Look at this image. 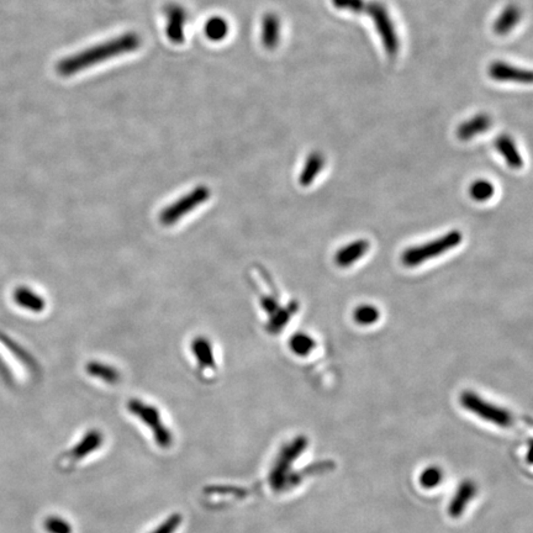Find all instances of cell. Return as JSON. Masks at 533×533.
<instances>
[{"label":"cell","instance_id":"1","mask_svg":"<svg viewBox=\"0 0 533 533\" xmlns=\"http://www.w3.org/2000/svg\"><path fill=\"white\" fill-rule=\"evenodd\" d=\"M144 40L137 32H123L115 38H107L103 43H96L91 47L83 48L75 54L66 56L56 64V70L61 77H73L98 64L136 52Z\"/></svg>","mask_w":533,"mask_h":533},{"label":"cell","instance_id":"17","mask_svg":"<svg viewBox=\"0 0 533 533\" xmlns=\"http://www.w3.org/2000/svg\"><path fill=\"white\" fill-rule=\"evenodd\" d=\"M193 353H194V357L197 359L200 368L208 369V370L216 368V361L213 357V346L209 342L197 340L193 345Z\"/></svg>","mask_w":533,"mask_h":533},{"label":"cell","instance_id":"18","mask_svg":"<svg viewBox=\"0 0 533 533\" xmlns=\"http://www.w3.org/2000/svg\"><path fill=\"white\" fill-rule=\"evenodd\" d=\"M289 347H290V350H292V352L294 354H296L299 357H306V356H309L310 353L314 351L315 347H316V342L308 333L299 332V333H295L290 338Z\"/></svg>","mask_w":533,"mask_h":533},{"label":"cell","instance_id":"6","mask_svg":"<svg viewBox=\"0 0 533 533\" xmlns=\"http://www.w3.org/2000/svg\"><path fill=\"white\" fill-rule=\"evenodd\" d=\"M207 197H209V190L207 188H199L190 194H187L186 197H181V199L177 200L176 203L162 213V223L165 225L174 224L181 219L183 215L193 213L197 209L195 207L204 203Z\"/></svg>","mask_w":533,"mask_h":533},{"label":"cell","instance_id":"8","mask_svg":"<svg viewBox=\"0 0 533 533\" xmlns=\"http://www.w3.org/2000/svg\"><path fill=\"white\" fill-rule=\"evenodd\" d=\"M369 251V242L367 240L353 241L348 245L343 246L335 255V262L341 268H348L358 261Z\"/></svg>","mask_w":533,"mask_h":533},{"label":"cell","instance_id":"25","mask_svg":"<svg viewBox=\"0 0 533 533\" xmlns=\"http://www.w3.org/2000/svg\"><path fill=\"white\" fill-rule=\"evenodd\" d=\"M181 523H183V518L181 513H173L149 533H176L177 530L181 527Z\"/></svg>","mask_w":533,"mask_h":533},{"label":"cell","instance_id":"10","mask_svg":"<svg viewBox=\"0 0 533 533\" xmlns=\"http://www.w3.org/2000/svg\"><path fill=\"white\" fill-rule=\"evenodd\" d=\"M282 24L279 16L274 13H268L263 16L261 25L262 45L268 50H274L280 43Z\"/></svg>","mask_w":533,"mask_h":533},{"label":"cell","instance_id":"15","mask_svg":"<svg viewBox=\"0 0 533 533\" xmlns=\"http://www.w3.org/2000/svg\"><path fill=\"white\" fill-rule=\"evenodd\" d=\"M324 165H325L324 156L321 155L320 152H313L306 158L303 171L300 173V178H299L300 184L303 187H309L310 184L314 183L316 177L320 174Z\"/></svg>","mask_w":533,"mask_h":533},{"label":"cell","instance_id":"23","mask_svg":"<svg viewBox=\"0 0 533 533\" xmlns=\"http://www.w3.org/2000/svg\"><path fill=\"white\" fill-rule=\"evenodd\" d=\"M45 530L47 531V533H73L72 525L67 520L59 516L46 518Z\"/></svg>","mask_w":533,"mask_h":533},{"label":"cell","instance_id":"21","mask_svg":"<svg viewBox=\"0 0 533 533\" xmlns=\"http://www.w3.org/2000/svg\"><path fill=\"white\" fill-rule=\"evenodd\" d=\"M379 317H380V313L374 305H359L353 311V320L361 326L374 325L375 322H378Z\"/></svg>","mask_w":533,"mask_h":533},{"label":"cell","instance_id":"5","mask_svg":"<svg viewBox=\"0 0 533 533\" xmlns=\"http://www.w3.org/2000/svg\"><path fill=\"white\" fill-rule=\"evenodd\" d=\"M165 36L170 43L181 45L186 41V30L189 22V14L179 3H170L163 9Z\"/></svg>","mask_w":533,"mask_h":533},{"label":"cell","instance_id":"4","mask_svg":"<svg viewBox=\"0 0 533 533\" xmlns=\"http://www.w3.org/2000/svg\"><path fill=\"white\" fill-rule=\"evenodd\" d=\"M363 14L372 17L385 52L389 57H395L399 52V36L386 6L380 1H367Z\"/></svg>","mask_w":533,"mask_h":533},{"label":"cell","instance_id":"13","mask_svg":"<svg viewBox=\"0 0 533 533\" xmlns=\"http://www.w3.org/2000/svg\"><path fill=\"white\" fill-rule=\"evenodd\" d=\"M204 35L211 43H223L229 38L230 22L221 15L210 16L204 24Z\"/></svg>","mask_w":533,"mask_h":533},{"label":"cell","instance_id":"11","mask_svg":"<svg viewBox=\"0 0 533 533\" xmlns=\"http://www.w3.org/2000/svg\"><path fill=\"white\" fill-rule=\"evenodd\" d=\"M495 147L497 152L502 156L506 165L512 170H521L523 165V160L520 152H518V146L515 141L512 140L511 136L509 135H500L495 141Z\"/></svg>","mask_w":533,"mask_h":533},{"label":"cell","instance_id":"20","mask_svg":"<svg viewBox=\"0 0 533 533\" xmlns=\"http://www.w3.org/2000/svg\"><path fill=\"white\" fill-rule=\"evenodd\" d=\"M295 311H298V305L295 306H287V308H279V309L271 315V320L268 322L266 329L269 332H279L282 331L283 327L288 324Z\"/></svg>","mask_w":533,"mask_h":533},{"label":"cell","instance_id":"2","mask_svg":"<svg viewBox=\"0 0 533 533\" xmlns=\"http://www.w3.org/2000/svg\"><path fill=\"white\" fill-rule=\"evenodd\" d=\"M463 241V235L458 230L449 231L446 235L438 237L422 245L412 246L401 253V263L407 268L419 266L422 263L442 256L447 252L458 247Z\"/></svg>","mask_w":533,"mask_h":533},{"label":"cell","instance_id":"14","mask_svg":"<svg viewBox=\"0 0 533 533\" xmlns=\"http://www.w3.org/2000/svg\"><path fill=\"white\" fill-rule=\"evenodd\" d=\"M520 20H521V9L518 6L511 4L502 11V14L496 19L493 29L496 35L504 36L510 33L515 27H518Z\"/></svg>","mask_w":533,"mask_h":533},{"label":"cell","instance_id":"3","mask_svg":"<svg viewBox=\"0 0 533 533\" xmlns=\"http://www.w3.org/2000/svg\"><path fill=\"white\" fill-rule=\"evenodd\" d=\"M128 409L135 417H137L144 426L149 428L157 446L167 449L173 443L171 430L165 426L160 412L156 406L144 403L142 400L133 399L128 404Z\"/></svg>","mask_w":533,"mask_h":533},{"label":"cell","instance_id":"16","mask_svg":"<svg viewBox=\"0 0 533 533\" xmlns=\"http://www.w3.org/2000/svg\"><path fill=\"white\" fill-rule=\"evenodd\" d=\"M14 300L22 309L30 310L33 313H40L45 309V300L38 294L32 292L31 289L25 287L16 289Z\"/></svg>","mask_w":533,"mask_h":533},{"label":"cell","instance_id":"19","mask_svg":"<svg viewBox=\"0 0 533 533\" xmlns=\"http://www.w3.org/2000/svg\"><path fill=\"white\" fill-rule=\"evenodd\" d=\"M494 194H495V188L489 181L478 179L470 184V195L474 202L478 203L489 202Z\"/></svg>","mask_w":533,"mask_h":533},{"label":"cell","instance_id":"12","mask_svg":"<svg viewBox=\"0 0 533 533\" xmlns=\"http://www.w3.org/2000/svg\"><path fill=\"white\" fill-rule=\"evenodd\" d=\"M491 118L488 114H478L468 121L460 123L457 130V136L462 141H470L479 133H486L491 126Z\"/></svg>","mask_w":533,"mask_h":533},{"label":"cell","instance_id":"9","mask_svg":"<svg viewBox=\"0 0 533 533\" xmlns=\"http://www.w3.org/2000/svg\"><path fill=\"white\" fill-rule=\"evenodd\" d=\"M104 442L103 433L98 430H91L87 432L78 442L75 443V447L70 451V458L72 460H82L89 457L99 448L102 447Z\"/></svg>","mask_w":533,"mask_h":533},{"label":"cell","instance_id":"24","mask_svg":"<svg viewBox=\"0 0 533 533\" xmlns=\"http://www.w3.org/2000/svg\"><path fill=\"white\" fill-rule=\"evenodd\" d=\"M331 3L338 10L350 11L354 14H363L367 4L366 0H331Z\"/></svg>","mask_w":533,"mask_h":533},{"label":"cell","instance_id":"7","mask_svg":"<svg viewBox=\"0 0 533 533\" xmlns=\"http://www.w3.org/2000/svg\"><path fill=\"white\" fill-rule=\"evenodd\" d=\"M488 73L496 82H515V83H531L532 73L525 68L496 61L489 66Z\"/></svg>","mask_w":533,"mask_h":533},{"label":"cell","instance_id":"22","mask_svg":"<svg viewBox=\"0 0 533 533\" xmlns=\"http://www.w3.org/2000/svg\"><path fill=\"white\" fill-rule=\"evenodd\" d=\"M88 373L94 378L100 379L107 383H115L119 379L118 372L112 367H107L102 363H91L88 367Z\"/></svg>","mask_w":533,"mask_h":533}]
</instances>
